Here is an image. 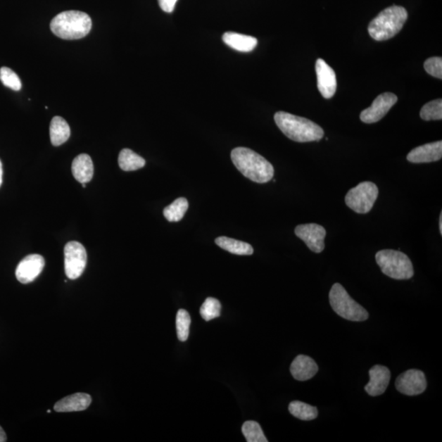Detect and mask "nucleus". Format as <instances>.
Wrapping results in <instances>:
<instances>
[{
  "instance_id": "f257e3e1",
  "label": "nucleus",
  "mask_w": 442,
  "mask_h": 442,
  "mask_svg": "<svg viewBox=\"0 0 442 442\" xmlns=\"http://www.w3.org/2000/svg\"><path fill=\"white\" fill-rule=\"evenodd\" d=\"M231 159L239 172L253 182L265 184L274 177L272 164L252 149L236 148L231 153Z\"/></svg>"
},
{
  "instance_id": "f03ea898",
  "label": "nucleus",
  "mask_w": 442,
  "mask_h": 442,
  "mask_svg": "<svg viewBox=\"0 0 442 442\" xmlns=\"http://www.w3.org/2000/svg\"><path fill=\"white\" fill-rule=\"evenodd\" d=\"M276 125L286 137L295 142L319 141L324 137V130L311 120L285 112L274 115Z\"/></svg>"
},
{
  "instance_id": "7ed1b4c3",
  "label": "nucleus",
  "mask_w": 442,
  "mask_h": 442,
  "mask_svg": "<svg viewBox=\"0 0 442 442\" xmlns=\"http://www.w3.org/2000/svg\"><path fill=\"white\" fill-rule=\"evenodd\" d=\"M50 28L55 36L68 40L82 39L87 36L92 28V20L87 13L65 11L54 17Z\"/></svg>"
},
{
  "instance_id": "20e7f679",
  "label": "nucleus",
  "mask_w": 442,
  "mask_h": 442,
  "mask_svg": "<svg viewBox=\"0 0 442 442\" xmlns=\"http://www.w3.org/2000/svg\"><path fill=\"white\" fill-rule=\"evenodd\" d=\"M408 18L405 8L400 6H391L384 10L369 26L370 37L377 42H384L398 34Z\"/></svg>"
},
{
  "instance_id": "39448f33",
  "label": "nucleus",
  "mask_w": 442,
  "mask_h": 442,
  "mask_svg": "<svg viewBox=\"0 0 442 442\" xmlns=\"http://www.w3.org/2000/svg\"><path fill=\"white\" fill-rule=\"evenodd\" d=\"M381 272L394 279H410L414 276L413 264L405 254L395 250H381L376 254Z\"/></svg>"
},
{
  "instance_id": "423d86ee",
  "label": "nucleus",
  "mask_w": 442,
  "mask_h": 442,
  "mask_svg": "<svg viewBox=\"0 0 442 442\" xmlns=\"http://www.w3.org/2000/svg\"><path fill=\"white\" fill-rule=\"evenodd\" d=\"M332 308L343 319L360 322L369 319V313L346 292L343 285L335 284L329 293Z\"/></svg>"
},
{
  "instance_id": "0eeeda50",
  "label": "nucleus",
  "mask_w": 442,
  "mask_h": 442,
  "mask_svg": "<svg viewBox=\"0 0 442 442\" xmlns=\"http://www.w3.org/2000/svg\"><path fill=\"white\" fill-rule=\"evenodd\" d=\"M379 189L372 182H362L351 189L346 195V206L355 213L366 214L373 208L375 201L378 198Z\"/></svg>"
},
{
  "instance_id": "6e6552de",
  "label": "nucleus",
  "mask_w": 442,
  "mask_h": 442,
  "mask_svg": "<svg viewBox=\"0 0 442 442\" xmlns=\"http://www.w3.org/2000/svg\"><path fill=\"white\" fill-rule=\"evenodd\" d=\"M87 264V253L82 244L69 242L64 248L65 273L69 279H77L82 275Z\"/></svg>"
},
{
  "instance_id": "1a4fd4ad",
  "label": "nucleus",
  "mask_w": 442,
  "mask_h": 442,
  "mask_svg": "<svg viewBox=\"0 0 442 442\" xmlns=\"http://www.w3.org/2000/svg\"><path fill=\"white\" fill-rule=\"evenodd\" d=\"M398 97L393 93H384L379 95L372 103L360 113V118L364 123L372 124L379 122L389 112V110L398 102Z\"/></svg>"
},
{
  "instance_id": "9d476101",
  "label": "nucleus",
  "mask_w": 442,
  "mask_h": 442,
  "mask_svg": "<svg viewBox=\"0 0 442 442\" xmlns=\"http://www.w3.org/2000/svg\"><path fill=\"white\" fill-rule=\"evenodd\" d=\"M396 388L406 396H417L427 389V380L424 372L410 370L401 374L396 380Z\"/></svg>"
},
{
  "instance_id": "9b49d317",
  "label": "nucleus",
  "mask_w": 442,
  "mask_h": 442,
  "mask_svg": "<svg viewBox=\"0 0 442 442\" xmlns=\"http://www.w3.org/2000/svg\"><path fill=\"white\" fill-rule=\"evenodd\" d=\"M295 234L304 241L308 247L315 253H322L324 248L326 230L317 224H305L296 226Z\"/></svg>"
},
{
  "instance_id": "f8f14e48",
  "label": "nucleus",
  "mask_w": 442,
  "mask_h": 442,
  "mask_svg": "<svg viewBox=\"0 0 442 442\" xmlns=\"http://www.w3.org/2000/svg\"><path fill=\"white\" fill-rule=\"evenodd\" d=\"M44 259L39 254H32L20 261L16 269V277L20 283L27 284L33 282L42 274L44 267Z\"/></svg>"
},
{
  "instance_id": "ddd939ff",
  "label": "nucleus",
  "mask_w": 442,
  "mask_h": 442,
  "mask_svg": "<svg viewBox=\"0 0 442 442\" xmlns=\"http://www.w3.org/2000/svg\"><path fill=\"white\" fill-rule=\"evenodd\" d=\"M319 91L325 99L334 96L336 89V74L324 60L319 58L315 64Z\"/></svg>"
},
{
  "instance_id": "4468645a",
  "label": "nucleus",
  "mask_w": 442,
  "mask_h": 442,
  "mask_svg": "<svg viewBox=\"0 0 442 442\" xmlns=\"http://www.w3.org/2000/svg\"><path fill=\"white\" fill-rule=\"evenodd\" d=\"M370 381L365 390L371 396L383 395L390 383L391 372L383 365H374L369 372Z\"/></svg>"
},
{
  "instance_id": "2eb2a0df",
  "label": "nucleus",
  "mask_w": 442,
  "mask_h": 442,
  "mask_svg": "<svg viewBox=\"0 0 442 442\" xmlns=\"http://www.w3.org/2000/svg\"><path fill=\"white\" fill-rule=\"evenodd\" d=\"M442 158V142L427 144L412 150L407 160L412 163H429Z\"/></svg>"
},
{
  "instance_id": "dca6fc26",
  "label": "nucleus",
  "mask_w": 442,
  "mask_h": 442,
  "mask_svg": "<svg viewBox=\"0 0 442 442\" xmlns=\"http://www.w3.org/2000/svg\"><path fill=\"white\" fill-rule=\"evenodd\" d=\"M318 370L319 367L315 361L310 356L304 355L296 356L290 367L291 374L298 381L312 379Z\"/></svg>"
},
{
  "instance_id": "f3484780",
  "label": "nucleus",
  "mask_w": 442,
  "mask_h": 442,
  "mask_svg": "<svg viewBox=\"0 0 442 442\" xmlns=\"http://www.w3.org/2000/svg\"><path fill=\"white\" fill-rule=\"evenodd\" d=\"M92 403L91 396L87 393H75L58 401L53 410L58 413L83 411L87 410Z\"/></svg>"
},
{
  "instance_id": "a211bd4d",
  "label": "nucleus",
  "mask_w": 442,
  "mask_h": 442,
  "mask_svg": "<svg viewBox=\"0 0 442 442\" xmlns=\"http://www.w3.org/2000/svg\"><path fill=\"white\" fill-rule=\"evenodd\" d=\"M72 170L73 177L78 182L87 184L94 175V164L88 154H80L73 160Z\"/></svg>"
},
{
  "instance_id": "6ab92c4d",
  "label": "nucleus",
  "mask_w": 442,
  "mask_h": 442,
  "mask_svg": "<svg viewBox=\"0 0 442 442\" xmlns=\"http://www.w3.org/2000/svg\"><path fill=\"white\" fill-rule=\"evenodd\" d=\"M222 39L229 47L244 53L253 51L258 45L257 39L235 32L225 33Z\"/></svg>"
},
{
  "instance_id": "aec40b11",
  "label": "nucleus",
  "mask_w": 442,
  "mask_h": 442,
  "mask_svg": "<svg viewBox=\"0 0 442 442\" xmlns=\"http://www.w3.org/2000/svg\"><path fill=\"white\" fill-rule=\"evenodd\" d=\"M50 139L55 147L66 143L71 135V130L66 120L61 117H54L49 128Z\"/></svg>"
},
{
  "instance_id": "412c9836",
  "label": "nucleus",
  "mask_w": 442,
  "mask_h": 442,
  "mask_svg": "<svg viewBox=\"0 0 442 442\" xmlns=\"http://www.w3.org/2000/svg\"><path fill=\"white\" fill-rule=\"evenodd\" d=\"M220 248L227 251V252L239 255H253L254 250L252 246L242 241L230 239L228 237H219L215 240Z\"/></svg>"
},
{
  "instance_id": "4be33fe9",
  "label": "nucleus",
  "mask_w": 442,
  "mask_h": 442,
  "mask_svg": "<svg viewBox=\"0 0 442 442\" xmlns=\"http://www.w3.org/2000/svg\"><path fill=\"white\" fill-rule=\"evenodd\" d=\"M118 163L120 168L124 172H133L143 168L146 162L132 150L124 149L119 154Z\"/></svg>"
},
{
  "instance_id": "5701e85b",
  "label": "nucleus",
  "mask_w": 442,
  "mask_h": 442,
  "mask_svg": "<svg viewBox=\"0 0 442 442\" xmlns=\"http://www.w3.org/2000/svg\"><path fill=\"white\" fill-rule=\"evenodd\" d=\"M289 410L291 415L301 420L310 421L318 417V410L316 407L299 400L292 401L289 405Z\"/></svg>"
},
{
  "instance_id": "b1692460",
  "label": "nucleus",
  "mask_w": 442,
  "mask_h": 442,
  "mask_svg": "<svg viewBox=\"0 0 442 442\" xmlns=\"http://www.w3.org/2000/svg\"><path fill=\"white\" fill-rule=\"evenodd\" d=\"M188 208V200L184 198H179L175 200L172 204L164 209L163 215L170 222H178L183 219Z\"/></svg>"
},
{
  "instance_id": "393cba45",
  "label": "nucleus",
  "mask_w": 442,
  "mask_h": 442,
  "mask_svg": "<svg viewBox=\"0 0 442 442\" xmlns=\"http://www.w3.org/2000/svg\"><path fill=\"white\" fill-rule=\"evenodd\" d=\"M242 431L248 442H268L258 422H245L242 427Z\"/></svg>"
},
{
  "instance_id": "a878e982",
  "label": "nucleus",
  "mask_w": 442,
  "mask_h": 442,
  "mask_svg": "<svg viewBox=\"0 0 442 442\" xmlns=\"http://www.w3.org/2000/svg\"><path fill=\"white\" fill-rule=\"evenodd\" d=\"M221 312V304L217 299L208 298L201 306L200 315L206 321H210L219 317Z\"/></svg>"
},
{
  "instance_id": "bb28decb",
  "label": "nucleus",
  "mask_w": 442,
  "mask_h": 442,
  "mask_svg": "<svg viewBox=\"0 0 442 442\" xmlns=\"http://www.w3.org/2000/svg\"><path fill=\"white\" fill-rule=\"evenodd\" d=\"M190 324L191 318L188 311L179 310L177 315V330L180 341H185L189 339Z\"/></svg>"
},
{
  "instance_id": "cd10ccee",
  "label": "nucleus",
  "mask_w": 442,
  "mask_h": 442,
  "mask_svg": "<svg viewBox=\"0 0 442 442\" xmlns=\"http://www.w3.org/2000/svg\"><path fill=\"white\" fill-rule=\"evenodd\" d=\"M420 117L424 120H438L442 119V100L436 99L426 103L421 109Z\"/></svg>"
},
{
  "instance_id": "c85d7f7f",
  "label": "nucleus",
  "mask_w": 442,
  "mask_h": 442,
  "mask_svg": "<svg viewBox=\"0 0 442 442\" xmlns=\"http://www.w3.org/2000/svg\"><path fill=\"white\" fill-rule=\"evenodd\" d=\"M0 80L4 87L19 91L22 89V82L18 75L12 69L3 67L0 69Z\"/></svg>"
},
{
  "instance_id": "c756f323",
  "label": "nucleus",
  "mask_w": 442,
  "mask_h": 442,
  "mask_svg": "<svg viewBox=\"0 0 442 442\" xmlns=\"http://www.w3.org/2000/svg\"><path fill=\"white\" fill-rule=\"evenodd\" d=\"M424 69L433 77L442 79V58L434 57L427 59L424 63Z\"/></svg>"
},
{
  "instance_id": "7c9ffc66",
  "label": "nucleus",
  "mask_w": 442,
  "mask_h": 442,
  "mask_svg": "<svg viewBox=\"0 0 442 442\" xmlns=\"http://www.w3.org/2000/svg\"><path fill=\"white\" fill-rule=\"evenodd\" d=\"M178 0H158L159 6L165 13H172Z\"/></svg>"
},
{
  "instance_id": "2f4dec72",
  "label": "nucleus",
  "mask_w": 442,
  "mask_h": 442,
  "mask_svg": "<svg viewBox=\"0 0 442 442\" xmlns=\"http://www.w3.org/2000/svg\"><path fill=\"white\" fill-rule=\"evenodd\" d=\"M6 441H7L6 434H5V431L1 428V426H0V442H5Z\"/></svg>"
},
{
  "instance_id": "473e14b6",
  "label": "nucleus",
  "mask_w": 442,
  "mask_h": 442,
  "mask_svg": "<svg viewBox=\"0 0 442 442\" xmlns=\"http://www.w3.org/2000/svg\"><path fill=\"white\" fill-rule=\"evenodd\" d=\"M3 182V165L1 160H0V186H1Z\"/></svg>"
},
{
  "instance_id": "72a5a7b5",
  "label": "nucleus",
  "mask_w": 442,
  "mask_h": 442,
  "mask_svg": "<svg viewBox=\"0 0 442 442\" xmlns=\"http://www.w3.org/2000/svg\"><path fill=\"white\" fill-rule=\"evenodd\" d=\"M439 229L441 235H442V213H441L440 219H439Z\"/></svg>"
},
{
  "instance_id": "f704fd0d",
  "label": "nucleus",
  "mask_w": 442,
  "mask_h": 442,
  "mask_svg": "<svg viewBox=\"0 0 442 442\" xmlns=\"http://www.w3.org/2000/svg\"><path fill=\"white\" fill-rule=\"evenodd\" d=\"M83 184V187L85 188V186H87V184Z\"/></svg>"
}]
</instances>
